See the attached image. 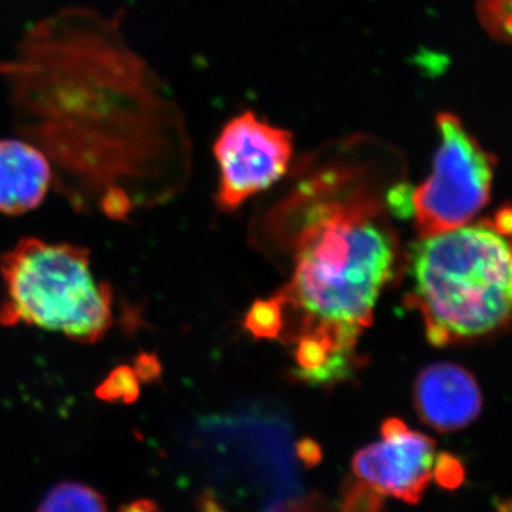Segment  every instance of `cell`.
Masks as SVG:
<instances>
[{
  "instance_id": "obj_14",
  "label": "cell",
  "mask_w": 512,
  "mask_h": 512,
  "mask_svg": "<svg viewBox=\"0 0 512 512\" xmlns=\"http://www.w3.org/2000/svg\"><path fill=\"white\" fill-rule=\"evenodd\" d=\"M434 477L441 485L446 487H456L463 480V467L458 463L456 458L448 456H441L436 463V470H434Z\"/></svg>"
},
{
  "instance_id": "obj_13",
  "label": "cell",
  "mask_w": 512,
  "mask_h": 512,
  "mask_svg": "<svg viewBox=\"0 0 512 512\" xmlns=\"http://www.w3.org/2000/svg\"><path fill=\"white\" fill-rule=\"evenodd\" d=\"M137 394V377L128 367H120L101 386V397L106 400H124L128 402Z\"/></svg>"
},
{
  "instance_id": "obj_3",
  "label": "cell",
  "mask_w": 512,
  "mask_h": 512,
  "mask_svg": "<svg viewBox=\"0 0 512 512\" xmlns=\"http://www.w3.org/2000/svg\"><path fill=\"white\" fill-rule=\"evenodd\" d=\"M409 276L406 305L421 313L434 346L473 342L510 320L511 249L491 222L420 238Z\"/></svg>"
},
{
  "instance_id": "obj_8",
  "label": "cell",
  "mask_w": 512,
  "mask_h": 512,
  "mask_svg": "<svg viewBox=\"0 0 512 512\" xmlns=\"http://www.w3.org/2000/svg\"><path fill=\"white\" fill-rule=\"evenodd\" d=\"M413 399L420 419L440 433L464 429L483 406L476 379L451 363L426 367L414 383Z\"/></svg>"
},
{
  "instance_id": "obj_1",
  "label": "cell",
  "mask_w": 512,
  "mask_h": 512,
  "mask_svg": "<svg viewBox=\"0 0 512 512\" xmlns=\"http://www.w3.org/2000/svg\"><path fill=\"white\" fill-rule=\"evenodd\" d=\"M0 79L16 130L72 197L90 192L119 217L133 192H170L188 173L183 113L117 16L67 8L39 20L0 59Z\"/></svg>"
},
{
  "instance_id": "obj_17",
  "label": "cell",
  "mask_w": 512,
  "mask_h": 512,
  "mask_svg": "<svg viewBox=\"0 0 512 512\" xmlns=\"http://www.w3.org/2000/svg\"><path fill=\"white\" fill-rule=\"evenodd\" d=\"M198 508H200V512H227L218 503L217 498L210 493L202 495L200 501H198Z\"/></svg>"
},
{
  "instance_id": "obj_9",
  "label": "cell",
  "mask_w": 512,
  "mask_h": 512,
  "mask_svg": "<svg viewBox=\"0 0 512 512\" xmlns=\"http://www.w3.org/2000/svg\"><path fill=\"white\" fill-rule=\"evenodd\" d=\"M53 168L40 148L26 140H0V212L22 215L45 200Z\"/></svg>"
},
{
  "instance_id": "obj_11",
  "label": "cell",
  "mask_w": 512,
  "mask_h": 512,
  "mask_svg": "<svg viewBox=\"0 0 512 512\" xmlns=\"http://www.w3.org/2000/svg\"><path fill=\"white\" fill-rule=\"evenodd\" d=\"M512 0H477L478 22L495 42L511 43Z\"/></svg>"
},
{
  "instance_id": "obj_15",
  "label": "cell",
  "mask_w": 512,
  "mask_h": 512,
  "mask_svg": "<svg viewBox=\"0 0 512 512\" xmlns=\"http://www.w3.org/2000/svg\"><path fill=\"white\" fill-rule=\"evenodd\" d=\"M493 227L500 232L501 235H510L511 231V211L510 208L505 207L503 210L497 212L494 221L491 222Z\"/></svg>"
},
{
  "instance_id": "obj_12",
  "label": "cell",
  "mask_w": 512,
  "mask_h": 512,
  "mask_svg": "<svg viewBox=\"0 0 512 512\" xmlns=\"http://www.w3.org/2000/svg\"><path fill=\"white\" fill-rule=\"evenodd\" d=\"M245 326L256 338H278L282 329V313L275 299L256 302L248 313Z\"/></svg>"
},
{
  "instance_id": "obj_10",
  "label": "cell",
  "mask_w": 512,
  "mask_h": 512,
  "mask_svg": "<svg viewBox=\"0 0 512 512\" xmlns=\"http://www.w3.org/2000/svg\"><path fill=\"white\" fill-rule=\"evenodd\" d=\"M37 512H109L94 488L82 483H60L46 494Z\"/></svg>"
},
{
  "instance_id": "obj_7",
  "label": "cell",
  "mask_w": 512,
  "mask_h": 512,
  "mask_svg": "<svg viewBox=\"0 0 512 512\" xmlns=\"http://www.w3.org/2000/svg\"><path fill=\"white\" fill-rule=\"evenodd\" d=\"M436 463V441L400 419H389L380 440L357 451L352 467L355 476L377 493L416 504L433 481Z\"/></svg>"
},
{
  "instance_id": "obj_5",
  "label": "cell",
  "mask_w": 512,
  "mask_h": 512,
  "mask_svg": "<svg viewBox=\"0 0 512 512\" xmlns=\"http://www.w3.org/2000/svg\"><path fill=\"white\" fill-rule=\"evenodd\" d=\"M440 144L433 173L410 194L420 238L463 227L491 197L495 157L454 113L437 114Z\"/></svg>"
},
{
  "instance_id": "obj_2",
  "label": "cell",
  "mask_w": 512,
  "mask_h": 512,
  "mask_svg": "<svg viewBox=\"0 0 512 512\" xmlns=\"http://www.w3.org/2000/svg\"><path fill=\"white\" fill-rule=\"evenodd\" d=\"M390 150L350 138L320 163L311 161L286 198L293 252L291 282L274 296L282 316L296 315V370L323 384L343 379L356 346L373 322L384 286L393 278L399 244L380 190Z\"/></svg>"
},
{
  "instance_id": "obj_16",
  "label": "cell",
  "mask_w": 512,
  "mask_h": 512,
  "mask_svg": "<svg viewBox=\"0 0 512 512\" xmlns=\"http://www.w3.org/2000/svg\"><path fill=\"white\" fill-rule=\"evenodd\" d=\"M120 512H161V510L153 501L138 500L121 508Z\"/></svg>"
},
{
  "instance_id": "obj_4",
  "label": "cell",
  "mask_w": 512,
  "mask_h": 512,
  "mask_svg": "<svg viewBox=\"0 0 512 512\" xmlns=\"http://www.w3.org/2000/svg\"><path fill=\"white\" fill-rule=\"evenodd\" d=\"M0 275L5 328L33 326L92 345L113 326V289L97 281L89 249L22 238L0 258Z\"/></svg>"
},
{
  "instance_id": "obj_6",
  "label": "cell",
  "mask_w": 512,
  "mask_h": 512,
  "mask_svg": "<svg viewBox=\"0 0 512 512\" xmlns=\"http://www.w3.org/2000/svg\"><path fill=\"white\" fill-rule=\"evenodd\" d=\"M214 156L220 167L218 208L234 211L284 177L293 157V137L245 111L222 128Z\"/></svg>"
}]
</instances>
